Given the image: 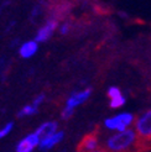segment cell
I'll return each mask as SVG.
<instances>
[{"mask_svg":"<svg viewBox=\"0 0 151 152\" xmlns=\"http://www.w3.org/2000/svg\"><path fill=\"white\" fill-rule=\"evenodd\" d=\"M135 140H136L135 132L131 129H126L110 136L107 141V148L110 152H125L134 145Z\"/></svg>","mask_w":151,"mask_h":152,"instance_id":"6da1fadb","label":"cell"},{"mask_svg":"<svg viewBox=\"0 0 151 152\" xmlns=\"http://www.w3.org/2000/svg\"><path fill=\"white\" fill-rule=\"evenodd\" d=\"M135 130L141 141H151V110L138 118L135 123Z\"/></svg>","mask_w":151,"mask_h":152,"instance_id":"7a4b0ae2","label":"cell"},{"mask_svg":"<svg viewBox=\"0 0 151 152\" xmlns=\"http://www.w3.org/2000/svg\"><path fill=\"white\" fill-rule=\"evenodd\" d=\"M134 121V116L129 113H123L115 115L110 119L105 120V127L110 129V130H117V131H124L128 129V126H130Z\"/></svg>","mask_w":151,"mask_h":152,"instance_id":"3957f363","label":"cell"},{"mask_svg":"<svg viewBox=\"0 0 151 152\" xmlns=\"http://www.w3.org/2000/svg\"><path fill=\"white\" fill-rule=\"evenodd\" d=\"M40 142H41V140L36 132L30 134L18 143L16 152H31L36 146L40 145Z\"/></svg>","mask_w":151,"mask_h":152,"instance_id":"277c9868","label":"cell"},{"mask_svg":"<svg viewBox=\"0 0 151 152\" xmlns=\"http://www.w3.org/2000/svg\"><path fill=\"white\" fill-rule=\"evenodd\" d=\"M98 147V136L95 134H88L82 139L78 145L77 152H93Z\"/></svg>","mask_w":151,"mask_h":152,"instance_id":"5b68a950","label":"cell"},{"mask_svg":"<svg viewBox=\"0 0 151 152\" xmlns=\"http://www.w3.org/2000/svg\"><path fill=\"white\" fill-rule=\"evenodd\" d=\"M56 27H57V21L56 20L48 21L46 25H43L39 30V32H37V35L35 37V41L36 42H45V41H47L50 37L52 36V34H54Z\"/></svg>","mask_w":151,"mask_h":152,"instance_id":"8992f818","label":"cell"},{"mask_svg":"<svg viewBox=\"0 0 151 152\" xmlns=\"http://www.w3.org/2000/svg\"><path fill=\"white\" fill-rule=\"evenodd\" d=\"M57 131V123L55 121H47V123H43L39 129L36 130V134L37 136L40 137V140H45L50 137V136L55 135Z\"/></svg>","mask_w":151,"mask_h":152,"instance_id":"52a82bcc","label":"cell"},{"mask_svg":"<svg viewBox=\"0 0 151 152\" xmlns=\"http://www.w3.org/2000/svg\"><path fill=\"white\" fill-rule=\"evenodd\" d=\"M90 95V89H86L83 92H78V93H74L68 100H67V108H71L74 110L76 106H78L79 104H82L83 102H86Z\"/></svg>","mask_w":151,"mask_h":152,"instance_id":"ba28073f","label":"cell"},{"mask_svg":"<svg viewBox=\"0 0 151 152\" xmlns=\"http://www.w3.org/2000/svg\"><path fill=\"white\" fill-rule=\"evenodd\" d=\"M20 56L24 58L32 57L37 52V42L36 41H27L20 47Z\"/></svg>","mask_w":151,"mask_h":152,"instance_id":"9c48e42d","label":"cell"},{"mask_svg":"<svg viewBox=\"0 0 151 152\" xmlns=\"http://www.w3.org/2000/svg\"><path fill=\"white\" fill-rule=\"evenodd\" d=\"M62 137H63V132H56L55 135H52V136H50V137L42 140V141L40 142L39 147H40L41 150H48V148L54 147L56 143H58L59 141H61Z\"/></svg>","mask_w":151,"mask_h":152,"instance_id":"30bf717a","label":"cell"},{"mask_svg":"<svg viewBox=\"0 0 151 152\" xmlns=\"http://www.w3.org/2000/svg\"><path fill=\"white\" fill-rule=\"evenodd\" d=\"M37 113V108L31 104V105H26L21 109V111L19 113V116H26V115H32V114Z\"/></svg>","mask_w":151,"mask_h":152,"instance_id":"8fae6325","label":"cell"},{"mask_svg":"<svg viewBox=\"0 0 151 152\" xmlns=\"http://www.w3.org/2000/svg\"><path fill=\"white\" fill-rule=\"evenodd\" d=\"M124 104H125V98L123 95L110 100V106H111L113 109H118V108H120V106H123Z\"/></svg>","mask_w":151,"mask_h":152,"instance_id":"7c38bea8","label":"cell"},{"mask_svg":"<svg viewBox=\"0 0 151 152\" xmlns=\"http://www.w3.org/2000/svg\"><path fill=\"white\" fill-rule=\"evenodd\" d=\"M108 96L111 99H115V98H119L122 96V93H120V90L117 88V87H110L109 90H108Z\"/></svg>","mask_w":151,"mask_h":152,"instance_id":"4fadbf2b","label":"cell"},{"mask_svg":"<svg viewBox=\"0 0 151 152\" xmlns=\"http://www.w3.org/2000/svg\"><path fill=\"white\" fill-rule=\"evenodd\" d=\"M12 124L11 123H9V124H6L3 129H0V139H3V137H5V136L9 134L10 131H11V129H12Z\"/></svg>","mask_w":151,"mask_h":152,"instance_id":"5bb4252c","label":"cell"},{"mask_svg":"<svg viewBox=\"0 0 151 152\" xmlns=\"http://www.w3.org/2000/svg\"><path fill=\"white\" fill-rule=\"evenodd\" d=\"M73 114V109H71V108H65V110L62 111V118L63 119H68V118H71V115Z\"/></svg>","mask_w":151,"mask_h":152,"instance_id":"9a60e30c","label":"cell"},{"mask_svg":"<svg viewBox=\"0 0 151 152\" xmlns=\"http://www.w3.org/2000/svg\"><path fill=\"white\" fill-rule=\"evenodd\" d=\"M43 99H45V95L43 94H41V95H39V96H37L36 98V99L34 100V103H32V105L35 106V108H37V109H39V105L43 102Z\"/></svg>","mask_w":151,"mask_h":152,"instance_id":"2e32d148","label":"cell"},{"mask_svg":"<svg viewBox=\"0 0 151 152\" xmlns=\"http://www.w3.org/2000/svg\"><path fill=\"white\" fill-rule=\"evenodd\" d=\"M68 30H70V25H68V24H65V25L61 27V32H62V34H67V32H68Z\"/></svg>","mask_w":151,"mask_h":152,"instance_id":"e0dca14e","label":"cell"},{"mask_svg":"<svg viewBox=\"0 0 151 152\" xmlns=\"http://www.w3.org/2000/svg\"><path fill=\"white\" fill-rule=\"evenodd\" d=\"M93 152H104V151H102V150H95V151H93Z\"/></svg>","mask_w":151,"mask_h":152,"instance_id":"ac0fdd59","label":"cell"}]
</instances>
